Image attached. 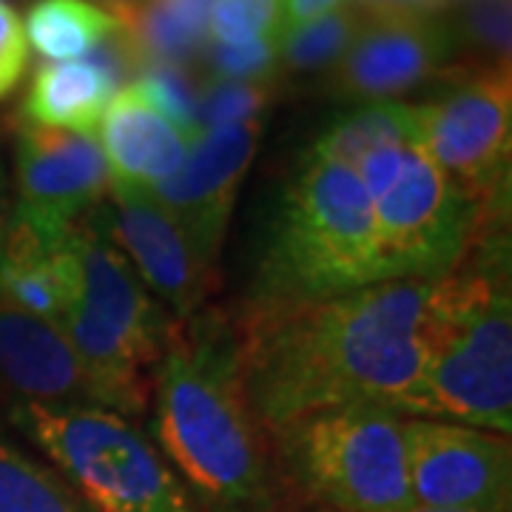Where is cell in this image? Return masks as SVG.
Here are the masks:
<instances>
[{
    "label": "cell",
    "mask_w": 512,
    "mask_h": 512,
    "mask_svg": "<svg viewBox=\"0 0 512 512\" xmlns=\"http://www.w3.org/2000/svg\"><path fill=\"white\" fill-rule=\"evenodd\" d=\"M18 419L94 512H197L154 441L123 416L20 404Z\"/></svg>",
    "instance_id": "52a82bcc"
},
{
    "label": "cell",
    "mask_w": 512,
    "mask_h": 512,
    "mask_svg": "<svg viewBox=\"0 0 512 512\" xmlns=\"http://www.w3.org/2000/svg\"><path fill=\"white\" fill-rule=\"evenodd\" d=\"M311 512H328V510H311ZM410 512H439V510H424V507H416V510Z\"/></svg>",
    "instance_id": "1f68e13d"
},
{
    "label": "cell",
    "mask_w": 512,
    "mask_h": 512,
    "mask_svg": "<svg viewBox=\"0 0 512 512\" xmlns=\"http://www.w3.org/2000/svg\"><path fill=\"white\" fill-rule=\"evenodd\" d=\"M402 421L399 413L373 404L328 407L282 421L268 430L276 478L313 510H416Z\"/></svg>",
    "instance_id": "8992f818"
},
{
    "label": "cell",
    "mask_w": 512,
    "mask_h": 512,
    "mask_svg": "<svg viewBox=\"0 0 512 512\" xmlns=\"http://www.w3.org/2000/svg\"><path fill=\"white\" fill-rule=\"evenodd\" d=\"M89 217L174 322H188L205 308L214 271L202 265L183 228L154 194L109 188V200L100 202Z\"/></svg>",
    "instance_id": "4fadbf2b"
},
{
    "label": "cell",
    "mask_w": 512,
    "mask_h": 512,
    "mask_svg": "<svg viewBox=\"0 0 512 512\" xmlns=\"http://www.w3.org/2000/svg\"><path fill=\"white\" fill-rule=\"evenodd\" d=\"M151 407L160 453L211 510L274 512V458L245 393L234 322L202 308L177 325Z\"/></svg>",
    "instance_id": "7a4b0ae2"
},
{
    "label": "cell",
    "mask_w": 512,
    "mask_h": 512,
    "mask_svg": "<svg viewBox=\"0 0 512 512\" xmlns=\"http://www.w3.org/2000/svg\"><path fill=\"white\" fill-rule=\"evenodd\" d=\"M97 146L109 168V188L154 194L183 168L191 140L131 83L103 111Z\"/></svg>",
    "instance_id": "2e32d148"
},
{
    "label": "cell",
    "mask_w": 512,
    "mask_h": 512,
    "mask_svg": "<svg viewBox=\"0 0 512 512\" xmlns=\"http://www.w3.org/2000/svg\"><path fill=\"white\" fill-rule=\"evenodd\" d=\"M421 146L490 220H501L510 191L512 74L476 69L450 92L419 106Z\"/></svg>",
    "instance_id": "9c48e42d"
},
{
    "label": "cell",
    "mask_w": 512,
    "mask_h": 512,
    "mask_svg": "<svg viewBox=\"0 0 512 512\" xmlns=\"http://www.w3.org/2000/svg\"><path fill=\"white\" fill-rule=\"evenodd\" d=\"M342 3L345 0H285V23H288V29L302 26L319 15H328L330 9H336Z\"/></svg>",
    "instance_id": "f1b7e54d"
},
{
    "label": "cell",
    "mask_w": 512,
    "mask_h": 512,
    "mask_svg": "<svg viewBox=\"0 0 512 512\" xmlns=\"http://www.w3.org/2000/svg\"><path fill=\"white\" fill-rule=\"evenodd\" d=\"M106 6H111L114 12H120V9H128V6H134V3H140V0H103Z\"/></svg>",
    "instance_id": "4dcf8cb0"
},
{
    "label": "cell",
    "mask_w": 512,
    "mask_h": 512,
    "mask_svg": "<svg viewBox=\"0 0 512 512\" xmlns=\"http://www.w3.org/2000/svg\"><path fill=\"white\" fill-rule=\"evenodd\" d=\"M279 60V40H259L245 46H217L211 49V66L228 80H248L271 72Z\"/></svg>",
    "instance_id": "4316f807"
},
{
    "label": "cell",
    "mask_w": 512,
    "mask_h": 512,
    "mask_svg": "<svg viewBox=\"0 0 512 512\" xmlns=\"http://www.w3.org/2000/svg\"><path fill=\"white\" fill-rule=\"evenodd\" d=\"M402 436L416 507L510 512L512 450L507 436L439 419H404Z\"/></svg>",
    "instance_id": "30bf717a"
},
{
    "label": "cell",
    "mask_w": 512,
    "mask_h": 512,
    "mask_svg": "<svg viewBox=\"0 0 512 512\" xmlns=\"http://www.w3.org/2000/svg\"><path fill=\"white\" fill-rule=\"evenodd\" d=\"M365 23V9L356 0H345L328 15L288 29L279 40V60L288 72H319L333 66L348 52L353 37Z\"/></svg>",
    "instance_id": "44dd1931"
},
{
    "label": "cell",
    "mask_w": 512,
    "mask_h": 512,
    "mask_svg": "<svg viewBox=\"0 0 512 512\" xmlns=\"http://www.w3.org/2000/svg\"><path fill=\"white\" fill-rule=\"evenodd\" d=\"M0 512H94L66 478L0 441Z\"/></svg>",
    "instance_id": "ffe728a7"
},
{
    "label": "cell",
    "mask_w": 512,
    "mask_h": 512,
    "mask_svg": "<svg viewBox=\"0 0 512 512\" xmlns=\"http://www.w3.org/2000/svg\"><path fill=\"white\" fill-rule=\"evenodd\" d=\"M208 32L217 46L282 40L288 32L285 0H214Z\"/></svg>",
    "instance_id": "7402d4cb"
},
{
    "label": "cell",
    "mask_w": 512,
    "mask_h": 512,
    "mask_svg": "<svg viewBox=\"0 0 512 512\" xmlns=\"http://www.w3.org/2000/svg\"><path fill=\"white\" fill-rule=\"evenodd\" d=\"M117 94V83L92 60L40 66L23 100V120L89 137Z\"/></svg>",
    "instance_id": "e0dca14e"
},
{
    "label": "cell",
    "mask_w": 512,
    "mask_h": 512,
    "mask_svg": "<svg viewBox=\"0 0 512 512\" xmlns=\"http://www.w3.org/2000/svg\"><path fill=\"white\" fill-rule=\"evenodd\" d=\"M117 29L114 15L86 0H35L23 23L26 43L57 63L92 55Z\"/></svg>",
    "instance_id": "d6986e66"
},
{
    "label": "cell",
    "mask_w": 512,
    "mask_h": 512,
    "mask_svg": "<svg viewBox=\"0 0 512 512\" xmlns=\"http://www.w3.org/2000/svg\"><path fill=\"white\" fill-rule=\"evenodd\" d=\"M140 94L154 109L168 117L174 126L183 131L188 140L197 137V111H194V94L188 92L183 74L174 69H148L137 83Z\"/></svg>",
    "instance_id": "cb8c5ba5"
},
{
    "label": "cell",
    "mask_w": 512,
    "mask_h": 512,
    "mask_svg": "<svg viewBox=\"0 0 512 512\" xmlns=\"http://www.w3.org/2000/svg\"><path fill=\"white\" fill-rule=\"evenodd\" d=\"M379 282H436L470 251L490 220L421 143L407 151L396 180L373 200Z\"/></svg>",
    "instance_id": "ba28073f"
},
{
    "label": "cell",
    "mask_w": 512,
    "mask_h": 512,
    "mask_svg": "<svg viewBox=\"0 0 512 512\" xmlns=\"http://www.w3.org/2000/svg\"><path fill=\"white\" fill-rule=\"evenodd\" d=\"M362 9L365 23L359 35L330 66V97L350 103H384L419 89L453 55V29L436 15L390 6Z\"/></svg>",
    "instance_id": "8fae6325"
},
{
    "label": "cell",
    "mask_w": 512,
    "mask_h": 512,
    "mask_svg": "<svg viewBox=\"0 0 512 512\" xmlns=\"http://www.w3.org/2000/svg\"><path fill=\"white\" fill-rule=\"evenodd\" d=\"M259 137V117L208 128L205 134H197L183 168L154 188V200L183 228L202 265L211 271L220 259L239 185L254 163Z\"/></svg>",
    "instance_id": "5bb4252c"
},
{
    "label": "cell",
    "mask_w": 512,
    "mask_h": 512,
    "mask_svg": "<svg viewBox=\"0 0 512 512\" xmlns=\"http://www.w3.org/2000/svg\"><path fill=\"white\" fill-rule=\"evenodd\" d=\"M29 63V43L18 9L0 0V100L18 89Z\"/></svg>",
    "instance_id": "484cf974"
},
{
    "label": "cell",
    "mask_w": 512,
    "mask_h": 512,
    "mask_svg": "<svg viewBox=\"0 0 512 512\" xmlns=\"http://www.w3.org/2000/svg\"><path fill=\"white\" fill-rule=\"evenodd\" d=\"M458 6L453 37L478 57V69H510V0H458Z\"/></svg>",
    "instance_id": "603a6c76"
},
{
    "label": "cell",
    "mask_w": 512,
    "mask_h": 512,
    "mask_svg": "<svg viewBox=\"0 0 512 512\" xmlns=\"http://www.w3.org/2000/svg\"><path fill=\"white\" fill-rule=\"evenodd\" d=\"M268 103V86L265 83H248V80H225L205 94L202 103V123L208 128L256 120Z\"/></svg>",
    "instance_id": "d4e9b609"
},
{
    "label": "cell",
    "mask_w": 512,
    "mask_h": 512,
    "mask_svg": "<svg viewBox=\"0 0 512 512\" xmlns=\"http://www.w3.org/2000/svg\"><path fill=\"white\" fill-rule=\"evenodd\" d=\"M362 6H390V9H407V12H424L433 15L436 9L456 3V0H359Z\"/></svg>",
    "instance_id": "f546056e"
},
{
    "label": "cell",
    "mask_w": 512,
    "mask_h": 512,
    "mask_svg": "<svg viewBox=\"0 0 512 512\" xmlns=\"http://www.w3.org/2000/svg\"><path fill=\"white\" fill-rule=\"evenodd\" d=\"M154 6H160L180 26H185L194 37L208 35V18H211V6L214 0H151Z\"/></svg>",
    "instance_id": "83f0119b"
},
{
    "label": "cell",
    "mask_w": 512,
    "mask_h": 512,
    "mask_svg": "<svg viewBox=\"0 0 512 512\" xmlns=\"http://www.w3.org/2000/svg\"><path fill=\"white\" fill-rule=\"evenodd\" d=\"M396 413L510 436V245L501 222H487L456 268L430 285L421 316L419 379Z\"/></svg>",
    "instance_id": "3957f363"
},
{
    "label": "cell",
    "mask_w": 512,
    "mask_h": 512,
    "mask_svg": "<svg viewBox=\"0 0 512 512\" xmlns=\"http://www.w3.org/2000/svg\"><path fill=\"white\" fill-rule=\"evenodd\" d=\"M63 268V316L94 407L123 419L151 407L154 373L180 322L151 296L128 259L100 234L92 217L57 242Z\"/></svg>",
    "instance_id": "277c9868"
},
{
    "label": "cell",
    "mask_w": 512,
    "mask_h": 512,
    "mask_svg": "<svg viewBox=\"0 0 512 512\" xmlns=\"http://www.w3.org/2000/svg\"><path fill=\"white\" fill-rule=\"evenodd\" d=\"M0 387L23 404L86 407L92 390L60 325L0 293Z\"/></svg>",
    "instance_id": "9a60e30c"
},
{
    "label": "cell",
    "mask_w": 512,
    "mask_h": 512,
    "mask_svg": "<svg viewBox=\"0 0 512 512\" xmlns=\"http://www.w3.org/2000/svg\"><path fill=\"white\" fill-rule=\"evenodd\" d=\"M433 282H373L305 302H251L237 325L242 382L262 430L328 407L396 404L419 379Z\"/></svg>",
    "instance_id": "6da1fadb"
},
{
    "label": "cell",
    "mask_w": 512,
    "mask_h": 512,
    "mask_svg": "<svg viewBox=\"0 0 512 512\" xmlns=\"http://www.w3.org/2000/svg\"><path fill=\"white\" fill-rule=\"evenodd\" d=\"M379 282L373 205L345 165L305 157L274 214L254 302L328 299Z\"/></svg>",
    "instance_id": "5b68a950"
},
{
    "label": "cell",
    "mask_w": 512,
    "mask_h": 512,
    "mask_svg": "<svg viewBox=\"0 0 512 512\" xmlns=\"http://www.w3.org/2000/svg\"><path fill=\"white\" fill-rule=\"evenodd\" d=\"M15 220L60 239L109 197V168L92 137L20 123L15 131Z\"/></svg>",
    "instance_id": "7c38bea8"
},
{
    "label": "cell",
    "mask_w": 512,
    "mask_h": 512,
    "mask_svg": "<svg viewBox=\"0 0 512 512\" xmlns=\"http://www.w3.org/2000/svg\"><path fill=\"white\" fill-rule=\"evenodd\" d=\"M396 143H421L419 106L393 103V100L365 103L362 109L333 120L319 134L308 157L345 165L353 171L376 148L396 146Z\"/></svg>",
    "instance_id": "ac0fdd59"
}]
</instances>
